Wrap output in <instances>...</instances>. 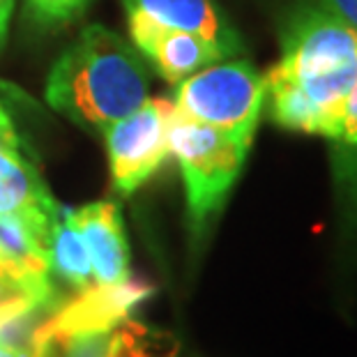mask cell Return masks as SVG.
<instances>
[{
  "mask_svg": "<svg viewBox=\"0 0 357 357\" xmlns=\"http://www.w3.org/2000/svg\"><path fill=\"white\" fill-rule=\"evenodd\" d=\"M0 88H5V83H0ZM12 90H14V88H7V90H0V97H3L5 93H12ZM0 102H3V100H0Z\"/></svg>",
  "mask_w": 357,
  "mask_h": 357,
  "instance_id": "603a6c76",
  "label": "cell"
},
{
  "mask_svg": "<svg viewBox=\"0 0 357 357\" xmlns=\"http://www.w3.org/2000/svg\"><path fill=\"white\" fill-rule=\"evenodd\" d=\"M0 357H53L51 351H44L42 355H26V353H14V351H7V348L0 346Z\"/></svg>",
  "mask_w": 357,
  "mask_h": 357,
  "instance_id": "7402d4cb",
  "label": "cell"
},
{
  "mask_svg": "<svg viewBox=\"0 0 357 357\" xmlns=\"http://www.w3.org/2000/svg\"><path fill=\"white\" fill-rule=\"evenodd\" d=\"M12 7H14V0H0V51H3L7 42V28H10Z\"/></svg>",
  "mask_w": 357,
  "mask_h": 357,
  "instance_id": "ffe728a7",
  "label": "cell"
},
{
  "mask_svg": "<svg viewBox=\"0 0 357 357\" xmlns=\"http://www.w3.org/2000/svg\"><path fill=\"white\" fill-rule=\"evenodd\" d=\"M44 348L53 357H150V332L127 318L113 330L74 334Z\"/></svg>",
  "mask_w": 357,
  "mask_h": 357,
  "instance_id": "8fae6325",
  "label": "cell"
},
{
  "mask_svg": "<svg viewBox=\"0 0 357 357\" xmlns=\"http://www.w3.org/2000/svg\"><path fill=\"white\" fill-rule=\"evenodd\" d=\"M60 302L35 300L30 295H14L3 300L0 302V346L14 353L42 355L40 330Z\"/></svg>",
  "mask_w": 357,
  "mask_h": 357,
  "instance_id": "4fadbf2b",
  "label": "cell"
},
{
  "mask_svg": "<svg viewBox=\"0 0 357 357\" xmlns=\"http://www.w3.org/2000/svg\"><path fill=\"white\" fill-rule=\"evenodd\" d=\"M127 14L129 33H132L136 51L146 56L155 70L173 86L203 70V67L226 58V53L217 44H212L201 35L162 26L141 12Z\"/></svg>",
  "mask_w": 357,
  "mask_h": 357,
  "instance_id": "52a82bcc",
  "label": "cell"
},
{
  "mask_svg": "<svg viewBox=\"0 0 357 357\" xmlns=\"http://www.w3.org/2000/svg\"><path fill=\"white\" fill-rule=\"evenodd\" d=\"M169 104L166 100H146L136 111L102 132L111 178L120 194L129 196L146 185L171 155Z\"/></svg>",
  "mask_w": 357,
  "mask_h": 357,
  "instance_id": "5b68a950",
  "label": "cell"
},
{
  "mask_svg": "<svg viewBox=\"0 0 357 357\" xmlns=\"http://www.w3.org/2000/svg\"><path fill=\"white\" fill-rule=\"evenodd\" d=\"M153 288L143 281L125 279L120 284H93L77 298L60 302L40 330V351L51 341L70 339L83 332L113 330L125 323L132 309L141 305Z\"/></svg>",
  "mask_w": 357,
  "mask_h": 357,
  "instance_id": "8992f818",
  "label": "cell"
},
{
  "mask_svg": "<svg viewBox=\"0 0 357 357\" xmlns=\"http://www.w3.org/2000/svg\"><path fill=\"white\" fill-rule=\"evenodd\" d=\"M90 0H26L28 17L37 24H65L77 19Z\"/></svg>",
  "mask_w": 357,
  "mask_h": 357,
  "instance_id": "9a60e30c",
  "label": "cell"
},
{
  "mask_svg": "<svg viewBox=\"0 0 357 357\" xmlns=\"http://www.w3.org/2000/svg\"><path fill=\"white\" fill-rule=\"evenodd\" d=\"M60 205L33 164V157L0 150V215H21L51 226Z\"/></svg>",
  "mask_w": 357,
  "mask_h": 357,
  "instance_id": "30bf717a",
  "label": "cell"
},
{
  "mask_svg": "<svg viewBox=\"0 0 357 357\" xmlns=\"http://www.w3.org/2000/svg\"><path fill=\"white\" fill-rule=\"evenodd\" d=\"M0 150H7V153L30 155V148L24 143V139L19 136L17 127H14V120H12L10 113H7L3 102H0Z\"/></svg>",
  "mask_w": 357,
  "mask_h": 357,
  "instance_id": "ac0fdd59",
  "label": "cell"
},
{
  "mask_svg": "<svg viewBox=\"0 0 357 357\" xmlns=\"http://www.w3.org/2000/svg\"><path fill=\"white\" fill-rule=\"evenodd\" d=\"M70 215L88 247L95 284H120L129 279V245L118 205L97 201L77 210L70 208Z\"/></svg>",
  "mask_w": 357,
  "mask_h": 357,
  "instance_id": "ba28073f",
  "label": "cell"
},
{
  "mask_svg": "<svg viewBox=\"0 0 357 357\" xmlns=\"http://www.w3.org/2000/svg\"><path fill=\"white\" fill-rule=\"evenodd\" d=\"M0 277L12 281L14 286H19L21 291H24L26 295H30V298H35V300L60 302L58 293H56V286H53V284H40V281H35L30 275H26V272L21 270L19 265L3 252V249H0Z\"/></svg>",
  "mask_w": 357,
  "mask_h": 357,
  "instance_id": "2e32d148",
  "label": "cell"
},
{
  "mask_svg": "<svg viewBox=\"0 0 357 357\" xmlns=\"http://www.w3.org/2000/svg\"><path fill=\"white\" fill-rule=\"evenodd\" d=\"M141 53L104 26H88L56 60L47 79L53 111L95 132L129 116L148 100Z\"/></svg>",
  "mask_w": 357,
  "mask_h": 357,
  "instance_id": "7a4b0ae2",
  "label": "cell"
},
{
  "mask_svg": "<svg viewBox=\"0 0 357 357\" xmlns=\"http://www.w3.org/2000/svg\"><path fill=\"white\" fill-rule=\"evenodd\" d=\"M337 141H344L348 146H357V83L346 95L344 106L339 116V132Z\"/></svg>",
  "mask_w": 357,
  "mask_h": 357,
  "instance_id": "e0dca14e",
  "label": "cell"
},
{
  "mask_svg": "<svg viewBox=\"0 0 357 357\" xmlns=\"http://www.w3.org/2000/svg\"><path fill=\"white\" fill-rule=\"evenodd\" d=\"M321 7L339 17L357 33V0H321Z\"/></svg>",
  "mask_w": 357,
  "mask_h": 357,
  "instance_id": "d6986e66",
  "label": "cell"
},
{
  "mask_svg": "<svg viewBox=\"0 0 357 357\" xmlns=\"http://www.w3.org/2000/svg\"><path fill=\"white\" fill-rule=\"evenodd\" d=\"M51 275L67 281L72 288H90L95 281L93 263H90L88 247L70 215V208H60L58 217L51 224L49 238Z\"/></svg>",
  "mask_w": 357,
  "mask_h": 357,
  "instance_id": "5bb4252c",
  "label": "cell"
},
{
  "mask_svg": "<svg viewBox=\"0 0 357 357\" xmlns=\"http://www.w3.org/2000/svg\"><path fill=\"white\" fill-rule=\"evenodd\" d=\"M14 295H26L24 291H21L19 286H14L12 281H7L0 277V302L7 300V298H14Z\"/></svg>",
  "mask_w": 357,
  "mask_h": 357,
  "instance_id": "44dd1931",
  "label": "cell"
},
{
  "mask_svg": "<svg viewBox=\"0 0 357 357\" xmlns=\"http://www.w3.org/2000/svg\"><path fill=\"white\" fill-rule=\"evenodd\" d=\"M268 86L247 60H219L176 83L173 104L185 116L254 141Z\"/></svg>",
  "mask_w": 357,
  "mask_h": 357,
  "instance_id": "277c9868",
  "label": "cell"
},
{
  "mask_svg": "<svg viewBox=\"0 0 357 357\" xmlns=\"http://www.w3.org/2000/svg\"><path fill=\"white\" fill-rule=\"evenodd\" d=\"M249 148L252 141L199 123L178 111L173 102L169 104V153L176 157L185 180L187 217L196 238L222 212Z\"/></svg>",
  "mask_w": 357,
  "mask_h": 357,
  "instance_id": "3957f363",
  "label": "cell"
},
{
  "mask_svg": "<svg viewBox=\"0 0 357 357\" xmlns=\"http://www.w3.org/2000/svg\"><path fill=\"white\" fill-rule=\"evenodd\" d=\"M123 3L127 12H141L162 26L205 37L217 44L226 58L242 49L238 33L212 0H123Z\"/></svg>",
  "mask_w": 357,
  "mask_h": 357,
  "instance_id": "9c48e42d",
  "label": "cell"
},
{
  "mask_svg": "<svg viewBox=\"0 0 357 357\" xmlns=\"http://www.w3.org/2000/svg\"><path fill=\"white\" fill-rule=\"evenodd\" d=\"M51 226L21 215H0V249L40 284L51 281Z\"/></svg>",
  "mask_w": 357,
  "mask_h": 357,
  "instance_id": "7c38bea8",
  "label": "cell"
},
{
  "mask_svg": "<svg viewBox=\"0 0 357 357\" xmlns=\"http://www.w3.org/2000/svg\"><path fill=\"white\" fill-rule=\"evenodd\" d=\"M357 83V33L325 7H302L281 37V60L265 77L272 120L337 139L346 95Z\"/></svg>",
  "mask_w": 357,
  "mask_h": 357,
  "instance_id": "6da1fadb",
  "label": "cell"
}]
</instances>
